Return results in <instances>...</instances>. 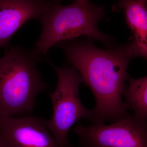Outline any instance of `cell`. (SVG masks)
<instances>
[{
  "mask_svg": "<svg viewBox=\"0 0 147 147\" xmlns=\"http://www.w3.org/2000/svg\"><path fill=\"white\" fill-rule=\"evenodd\" d=\"M47 61L58 76L55 91L48 93L53 104V114L51 118L47 120V128L59 144L71 147L68 140L69 129L82 119L92 121L94 113L93 110L85 108L81 101L79 88L84 81L76 69L72 66L59 67L48 59Z\"/></svg>",
  "mask_w": 147,
  "mask_h": 147,
  "instance_id": "4",
  "label": "cell"
},
{
  "mask_svg": "<svg viewBox=\"0 0 147 147\" xmlns=\"http://www.w3.org/2000/svg\"><path fill=\"white\" fill-rule=\"evenodd\" d=\"M117 6L123 11L126 24L134 40L127 45L132 58L147 57V0H119Z\"/></svg>",
  "mask_w": 147,
  "mask_h": 147,
  "instance_id": "8",
  "label": "cell"
},
{
  "mask_svg": "<svg viewBox=\"0 0 147 147\" xmlns=\"http://www.w3.org/2000/svg\"><path fill=\"white\" fill-rule=\"evenodd\" d=\"M0 58V120L32 112L48 84L38 68L42 55L20 45L4 48Z\"/></svg>",
  "mask_w": 147,
  "mask_h": 147,
  "instance_id": "2",
  "label": "cell"
},
{
  "mask_svg": "<svg viewBox=\"0 0 147 147\" xmlns=\"http://www.w3.org/2000/svg\"><path fill=\"white\" fill-rule=\"evenodd\" d=\"M56 2H60L62 0H54ZM75 2L76 3H83L87 1L88 0H74Z\"/></svg>",
  "mask_w": 147,
  "mask_h": 147,
  "instance_id": "10",
  "label": "cell"
},
{
  "mask_svg": "<svg viewBox=\"0 0 147 147\" xmlns=\"http://www.w3.org/2000/svg\"><path fill=\"white\" fill-rule=\"evenodd\" d=\"M0 147H2L1 146V145H0Z\"/></svg>",
  "mask_w": 147,
  "mask_h": 147,
  "instance_id": "11",
  "label": "cell"
},
{
  "mask_svg": "<svg viewBox=\"0 0 147 147\" xmlns=\"http://www.w3.org/2000/svg\"><path fill=\"white\" fill-rule=\"evenodd\" d=\"M128 88L123 95L127 108L134 111V116L137 119L147 123V77L134 79L129 76Z\"/></svg>",
  "mask_w": 147,
  "mask_h": 147,
  "instance_id": "9",
  "label": "cell"
},
{
  "mask_svg": "<svg viewBox=\"0 0 147 147\" xmlns=\"http://www.w3.org/2000/svg\"><path fill=\"white\" fill-rule=\"evenodd\" d=\"M72 131L81 147H147V123L133 115L108 125L79 123Z\"/></svg>",
  "mask_w": 147,
  "mask_h": 147,
  "instance_id": "5",
  "label": "cell"
},
{
  "mask_svg": "<svg viewBox=\"0 0 147 147\" xmlns=\"http://www.w3.org/2000/svg\"><path fill=\"white\" fill-rule=\"evenodd\" d=\"M54 0H0V48L10 45L14 34L26 22L38 19Z\"/></svg>",
  "mask_w": 147,
  "mask_h": 147,
  "instance_id": "7",
  "label": "cell"
},
{
  "mask_svg": "<svg viewBox=\"0 0 147 147\" xmlns=\"http://www.w3.org/2000/svg\"><path fill=\"white\" fill-rule=\"evenodd\" d=\"M2 147H66L59 144L47 128V120L27 115L0 120Z\"/></svg>",
  "mask_w": 147,
  "mask_h": 147,
  "instance_id": "6",
  "label": "cell"
},
{
  "mask_svg": "<svg viewBox=\"0 0 147 147\" xmlns=\"http://www.w3.org/2000/svg\"><path fill=\"white\" fill-rule=\"evenodd\" d=\"M105 13L102 6L89 1L62 5L54 1L51 8L38 19L42 25L40 35L34 49L42 56L59 42L82 36L110 44L112 38L102 33L98 24Z\"/></svg>",
  "mask_w": 147,
  "mask_h": 147,
  "instance_id": "3",
  "label": "cell"
},
{
  "mask_svg": "<svg viewBox=\"0 0 147 147\" xmlns=\"http://www.w3.org/2000/svg\"><path fill=\"white\" fill-rule=\"evenodd\" d=\"M55 46L63 50L66 63L76 69L91 90L96 100L92 124L113 123L130 115L122 98L129 77L127 67L132 58L127 45L105 50L91 42L72 40Z\"/></svg>",
  "mask_w": 147,
  "mask_h": 147,
  "instance_id": "1",
  "label": "cell"
}]
</instances>
